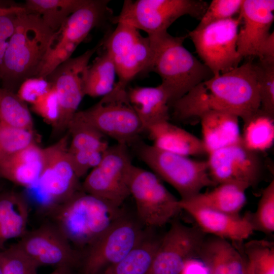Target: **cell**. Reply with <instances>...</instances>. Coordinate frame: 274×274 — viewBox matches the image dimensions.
Here are the masks:
<instances>
[{
	"instance_id": "cell-21",
	"label": "cell",
	"mask_w": 274,
	"mask_h": 274,
	"mask_svg": "<svg viewBox=\"0 0 274 274\" xmlns=\"http://www.w3.org/2000/svg\"><path fill=\"white\" fill-rule=\"evenodd\" d=\"M127 93L145 131L152 125L169 121L170 97L161 84L156 87L135 86L127 89Z\"/></svg>"
},
{
	"instance_id": "cell-45",
	"label": "cell",
	"mask_w": 274,
	"mask_h": 274,
	"mask_svg": "<svg viewBox=\"0 0 274 274\" xmlns=\"http://www.w3.org/2000/svg\"><path fill=\"white\" fill-rule=\"evenodd\" d=\"M179 274H209V271L203 262L195 257L185 262Z\"/></svg>"
},
{
	"instance_id": "cell-46",
	"label": "cell",
	"mask_w": 274,
	"mask_h": 274,
	"mask_svg": "<svg viewBox=\"0 0 274 274\" xmlns=\"http://www.w3.org/2000/svg\"><path fill=\"white\" fill-rule=\"evenodd\" d=\"M261 62H274V32H271L262 45L257 56Z\"/></svg>"
},
{
	"instance_id": "cell-44",
	"label": "cell",
	"mask_w": 274,
	"mask_h": 274,
	"mask_svg": "<svg viewBox=\"0 0 274 274\" xmlns=\"http://www.w3.org/2000/svg\"><path fill=\"white\" fill-rule=\"evenodd\" d=\"M17 15L0 16V74L5 54L15 29Z\"/></svg>"
},
{
	"instance_id": "cell-39",
	"label": "cell",
	"mask_w": 274,
	"mask_h": 274,
	"mask_svg": "<svg viewBox=\"0 0 274 274\" xmlns=\"http://www.w3.org/2000/svg\"><path fill=\"white\" fill-rule=\"evenodd\" d=\"M243 0H213L196 27L200 28L213 22L230 19L239 13Z\"/></svg>"
},
{
	"instance_id": "cell-33",
	"label": "cell",
	"mask_w": 274,
	"mask_h": 274,
	"mask_svg": "<svg viewBox=\"0 0 274 274\" xmlns=\"http://www.w3.org/2000/svg\"><path fill=\"white\" fill-rule=\"evenodd\" d=\"M67 128L72 137L68 148L70 153L81 151L104 152L109 146L104 134L74 116Z\"/></svg>"
},
{
	"instance_id": "cell-13",
	"label": "cell",
	"mask_w": 274,
	"mask_h": 274,
	"mask_svg": "<svg viewBox=\"0 0 274 274\" xmlns=\"http://www.w3.org/2000/svg\"><path fill=\"white\" fill-rule=\"evenodd\" d=\"M68 136L43 149L42 170L35 187L45 197L48 212L80 192L79 178L68 151Z\"/></svg>"
},
{
	"instance_id": "cell-1",
	"label": "cell",
	"mask_w": 274,
	"mask_h": 274,
	"mask_svg": "<svg viewBox=\"0 0 274 274\" xmlns=\"http://www.w3.org/2000/svg\"><path fill=\"white\" fill-rule=\"evenodd\" d=\"M261 68L252 61L214 76L193 87L175 101L173 116L184 121L212 111L224 112L243 121L260 107L259 85Z\"/></svg>"
},
{
	"instance_id": "cell-42",
	"label": "cell",
	"mask_w": 274,
	"mask_h": 274,
	"mask_svg": "<svg viewBox=\"0 0 274 274\" xmlns=\"http://www.w3.org/2000/svg\"><path fill=\"white\" fill-rule=\"evenodd\" d=\"M51 87V83L46 78L31 77L20 84L16 94L24 102L32 105Z\"/></svg>"
},
{
	"instance_id": "cell-27",
	"label": "cell",
	"mask_w": 274,
	"mask_h": 274,
	"mask_svg": "<svg viewBox=\"0 0 274 274\" xmlns=\"http://www.w3.org/2000/svg\"><path fill=\"white\" fill-rule=\"evenodd\" d=\"M28 215L22 197L12 192L0 194V250L9 240L20 238L26 232Z\"/></svg>"
},
{
	"instance_id": "cell-5",
	"label": "cell",
	"mask_w": 274,
	"mask_h": 274,
	"mask_svg": "<svg viewBox=\"0 0 274 274\" xmlns=\"http://www.w3.org/2000/svg\"><path fill=\"white\" fill-rule=\"evenodd\" d=\"M135 144L141 160L160 179L174 187L180 199L191 197L204 187L217 185L210 177L207 160H193L144 143Z\"/></svg>"
},
{
	"instance_id": "cell-50",
	"label": "cell",
	"mask_w": 274,
	"mask_h": 274,
	"mask_svg": "<svg viewBox=\"0 0 274 274\" xmlns=\"http://www.w3.org/2000/svg\"><path fill=\"white\" fill-rule=\"evenodd\" d=\"M0 274H3L1 266H0Z\"/></svg>"
},
{
	"instance_id": "cell-18",
	"label": "cell",
	"mask_w": 274,
	"mask_h": 274,
	"mask_svg": "<svg viewBox=\"0 0 274 274\" xmlns=\"http://www.w3.org/2000/svg\"><path fill=\"white\" fill-rule=\"evenodd\" d=\"M273 11V0H243L239 13L242 26L237 41V51L243 58L258 56L271 33Z\"/></svg>"
},
{
	"instance_id": "cell-25",
	"label": "cell",
	"mask_w": 274,
	"mask_h": 274,
	"mask_svg": "<svg viewBox=\"0 0 274 274\" xmlns=\"http://www.w3.org/2000/svg\"><path fill=\"white\" fill-rule=\"evenodd\" d=\"M145 131L152 145L159 149L187 157L206 153L201 140L169 120L152 125Z\"/></svg>"
},
{
	"instance_id": "cell-48",
	"label": "cell",
	"mask_w": 274,
	"mask_h": 274,
	"mask_svg": "<svg viewBox=\"0 0 274 274\" xmlns=\"http://www.w3.org/2000/svg\"><path fill=\"white\" fill-rule=\"evenodd\" d=\"M71 269L66 267H56V268L49 274H71Z\"/></svg>"
},
{
	"instance_id": "cell-7",
	"label": "cell",
	"mask_w": 274,
	"mask_h": 274,
	"mask_svg": "<svg viewBox=\"0 0 274 274\" xmlns=\"http://www.w3.org/2000/svg\"><path fill=\"white\" fill-rule=\"evenodd\" d=\"M208 6L200 0H126L111 21L129 25L151 36L167 31L184 15L200 19Z\"/></svg>"
},
{
	"instance_id": "cell-6",
	"label": "cell",
	"mask_w": 274,
	"mask_h": 274,
	"mask_svg": "<svg viewBox=\"0 0 274 274\" xmlns=\"http://www.w3.org/2000/svg\"><path fill=\"white\" fill-rule=\"evenodd\" d=\"M74 117L117 143L128 146L137 143L145 131L130 104L127 89L115 84L113 90L91 107L77 111Z\"/></svg>"
},
{
	"instance_id": "cell-8",
	"label": "cell",
	"mask_w": 274,
	"mask_h": 274,
	"mask_svg": "<svg viewBox=\"0 0 274 274\" xmlns=\"http://www.w3.org/2000/svg\"><path fill=\"white\" fill-rule=\"evenodd\" d=\"M241 24L239 15L200 28L195 27L188 34L202 63L213 76L239 65L243 57L237 51V41Z\"/></svg>"
},
{
	"instance_id": "cell-43",
	"label": "cell",
	"mask_w": 274,
	"mask_h": 274,
	"mask_svg": "<svg viewBox=\"0 0 274 274\" xmlns=\"http://www.w3.org/2000/svg\"><path fill=\"white\" fill-rule=\"evenodd\" d=\"M104 152L99 151L68 152L73 168L79 179L99 164Z\"/></svg>"
},
{
	"instance_id": "cell-10",
	"label": "cell",
	"mask_w": 274,
	"mask_h": 274,
	"mask_svg": "<svg viewBox=\"0 0 274 274\" xmlns=\"http://www.w3.org/2000/svg\"><path fill=\"white\" fill-rule=\"evenodd\" d=\"M128 186L130 195L135 201L137 218L144 226L162 227L182 210L179 199L153 172L133 165Z\"/></svg>"
},
{
	"instance_id": "cell-23",
	"label": "cell",
	"mask_w": 274,
	"mask_h": 274,
	"mask_svg": "<svg viewBox=\"0 0 274 274\" xmlns=\"http://www.w3.org/2000/svg\"><path fill=\"white\" fill-rule=\"evenodd\" d=\"M238 118L233 114L220 111L210 112L201 116V141L207 154L242 140Z\"/></svg>"
},
{
	"instance_id": "cell-41",
	"label": "cell",
	"mask_w": 274,
	"mask_h": 274,
	"mask_svg": "<svg viewBox=\"0 0 274 274\" xmlns=\"http://www.w3.org/2000/svg\"><path fill=\"white\" fill-rule=\"evenodd\" d=\"M31 105L36 113L56 126L59 118L60 106L57 93L52 86Z\"/></svg>"
},
{
	"instance_id": "cell-29",
	"label": "cell",
	"mask_w": 274,
	"mask_h": 274,
	"mask_svg": "<svg viewBox=\"0 0 274 274\" xmlns=\"http://www.w3.org/2000/svg\"><path fill=\"white\" fill-rule=\"evenodd\" d=\"M117 75L115 65L109 53L104 50L89 65L85 84V94L103 97L114 89Z\"/></svg>"
},
{
	"instance_id": "cell-19",
	"label": "cell",
	"mask_w": 274,
	"mask_h": 274,
	"mask_svg": "<svg viewBox=\"0 0 274 274\" xmlns=\"http://www.w3.org/2000/svg\"><path fill=\"white\" fill-rule=\"evenodd\" d=\"M179 204L181 210L188 213L206 234L241 243L254 231L249 212L244 216L232 215L187 204L180 199Z\"/></svg>"
},
{
	"instance_id": "cell-15",
	"label": "cell",
	"mask_w": 274,
	"mask_h": 274,
	"mask_svg": "<svg viewBox=\"0 0 274 274\" xmlns=\"http://www.w3.org/2000/svg\"><path fill=\"white\" fill-rule=\"evenodd\" d=\"M101 41L96 46L81 55L70 58L46 78L55 89L60 106L57 130L67 128L77 112L85 94V84L89 62L93 55L102 45Z\"/></svg>"
},
{
	"instance_id": "cell-11",
	"label": "cell",
	"mask_w": 274,
	"mask_h": 274,
	"mask_svg": "<svg viewBox=\"0 0 274 274\" xmlns=\"http://www.w3.org/2000/svg\"><path fill=\"white\" fill-rule=\"evenodd\" d=\"M103 42L115 65L118 81L116 85L126 88L138 75L149 72L151 48L149 37L129 25L118 23Z\"/></svg>"
},
{
	"instance_id": "cell-17",
	"label": "cell",
	"mask_w": 274,
	"mask_h": 274,
	"mask_svg": "<svg viewBox=\"0 0 274 274\" xmlns=\"http://www.w3.org/2000/svg\"><path fill=\"white\" fill-rule=\"evenodd\" d=\"M17 244L40 266L71 269L81 259L78 251L51 222L27 230Z\"/></svg>"
},
{
	"instance_id": "cell-31",
	"label": "cell",
	"mask_w": 274,
	"mask_h": 274,
	"mask_svg": "<svg viewBox=\"0 0 274 274\" xmlns=\"http://www.w3.org/2000/svg\"><path fill=\"white\" fill-rule=\"evenodd\" d=\"M86 0H27L26 11L38 14L45 23L57 32L70 15Z\"/></svg>"
},
{
	"instance_id": "cell-14",
	"label": "cell",
	"mask_w": 274,
	"mask_h": 274,
	"mask_svg": "<svg viewBox=\"0 0 274 274\" xmlns=\"http://www.w3.org/2000/svg\"><path fill=\"white\" fill-rule=\"evenodd\" d=\"M208 155L209 175L217 185L233 183L248 189L257 185L262 176L264 166L258 152L247 148L242 140Z\"/></svg>"
},
{
	"instance_id": "cell-49",
	"label": "cell",
	"mask_w": 274,
	"mask_h": 274,
	"mask_svg": "<svg viewBox=\"0 0 274 274\" xmlns=\"http://www.w3.org/2000/svg\"><path fill=\"white\" fill-rule=\"evenodd\" d=\"M244 258L245 261L244 274H255L251 263L246 258Z\"/></svg>"
},
{
	"instance_id": "cell-28",
	"label": "cell",
	"mask_w": 274,
	"mask_h": 274,
	"mask_svg": "<svg viewBox=\"0 0 274 274\" xmlns=\"http://www.w3.org/2000/svg\"><path fill=\"white\" fill-rule=\"evenodd\" d=\"M160 239L147 234L128 254L101 274H149Z\"/></svg>"
},
{
	"instance_id": "cell-16",
	"label": "cell",
	"mask_w": 274,
	"mask_h": 274,
	"mask_svg": "<svg viewBox=\"0 0 274 274\" xmlns=\"http://www.w3.org/2000/svg\"><path fill=\"white\" fill-rule=\"evenodd\" d=\"M205 234L198 226L173 220L160 239L149 274H179L187 260L198 256Z\"/></svg>"
},
{
	"instance_id": "cell-2",
	"label": "cell",
	"mask_w": 274,
	"mask_h": 274,
	"mask_svg": "<svg viewBox=\"0 0 274 274\" xmlns=\"http://www.w3.org/2000/svg\"><path fill=\"white\" fill-rule=\"evenodd\" d=\"M56 32L38 14L26 11L16 15L0 74L3 88L13 91L25 79L38 77Z\"/></svg>"
},
{
	"instance_id": "cell-38",
	"label": "cell",
	"mask_w": 274,
	"mask_h": 274,
	"mask_svg": "<svg viewBox=\"0 0 274 274\" xmlns=\"http://www.w3.org/2000/svg\"><path fill=\"white\" fill-rule=\"evenodd\" d=\"M78 45L68 42L57 41L54 38L44 57L37 77L46 78L59 66L71 58Z\"/></svg>"
},
{
	"instance_id": "cell-51",
	"label": "cell",
	"mask_w": 274,
	"mask_h": 274,
	"mask_svg": "<svg viewBox=\"0 0 274 274\" xmlns=\"http://www.w3.org/2000/svg\"><path fill=\"white\" fill-rule=\"evenodd\" d=\"M1 191H2V189H1V187L0 186V194L2 193Z\"/></svg>"
},
{
	"instance_id": "cell-32",
	"label": "cell",
	"mask_w": 274,
	"mask_h": 274,
	"mask_svg": "<svg viewBox=\"0 0 274 274\" xmlns=\"http://www.w3.org/2000/svg\"><path fill=\"white\" fill-rule=\"evenodd\" d=\"M0 123L10 126L32 130L33 121L25 102L13 91L0 88Z\"/></svg>"
},
{
	"instance_id": "cell-3",
	"label": "cell",
	"mask_w": 274,
	"mask_h": 274,
	"mask_svg": "<svg viewBox=\"0 0 274 274\" xmlns=\"http://www.w3.org/2000/svg\"><path fill=\"white\" fill-rule=\"evenodd\" d=\"M47 212L75 249L86 250L124 214L120 208L83 191Z\"/></svg>"
},
{
	"instance_id": "cell-35",
	"label": "cell",
	"mask_w": 274,
	"mask_h": 274,
	"mask_svg": "<svg viewBox=\"0 0 274 274\" xmlns=\"http://www.w3.org/2000/svg\"><path fill=\"white\" fill-rule=\"evenodd\" d=\"M3 274H38L40 266L17 243L0 250Z\"/></svg>"
},
{
	"instance_id": "cell-30",
	"label": "cell",
	"mask_w": 274,
	"mask_h": 274,
	"mask_svg": "<svg viewBox=\"0 0 274 274\" xmlns=\"http://www.w3.org/2000/svg\"><path fill=\"white\" fill-rule=\"evenodd\" d=\"M243 122L241 139L247 148L259 153L271 147L274 139V117L259 109Z\"/></svg>"
},
{
	"instance_id": "cell-40",
	"label": "cell",
	"mask_w": 274,
	"mask_h": 274,
	"mask_svg": "<svg viewBox=\"0 0 274 274\" xmlns=\"http://www.w3.org/2000/svg\"><path fill=\"white\" fill-rule=\"evenodd\" d=\"M261 68L259 81L260 109L274 117V62L258 63Z\"/></svg>"
},
{
	"instance_id": "cell-24",
	"label": "cell",
	"mask_w": 274,
	"mask_h": 274,
	"mask_svg": "<svg viewBox=\"0 0 274 274\" xmlns=\"http://www.w3.org/2000/svg\"><path fill=\"white\" fill-rule=\"evenodd\" d=\"M197 257L207 267L209 274H244L243 254L226 239L214 236L206 238Z\"/></svg>"
},
{
	"instance_id": "cell-12",
	"label": "cell",
	"mask_w": 274,
	"mask_h": 274,
	"mask_svg": "<svg viewBox=\"0 0 274 274\" xmlns=\"http://www.w3.org/2000/svg\"><path fill=\"white\" fill-rule=\"evenodd\" d=\"M142 225L123 214L112 227L87 249L83 274H101L128 254L146 235Z\"/></svg>"
},
{
	"instance_id": "cell-26",
	"label": "cell",
	"mask_w": 274,
	"mask_h": 274,
	"mask_svg": "<svg viewBox=\"0 0 274 274\" xmlns=\"http://www.w3.org/2000/svg\"><path fill=\"white\" fill-rule=\"evenodd\" d=\"M247 189L233 183L219 184L210 191L199 193L181 202L190 205L203 207L215 211L239 215L246 203L245 192Z\"/></svg>"
},
{
	"instance_id": "cell-34",
	"label": "cell",
	"mask_w": 274,
	"mask_h": 274,
	"mask_svg": "<svg viewBox=\"0 0 274 274\" xmlns=\"http://www.w3.org/2000/svg\"><path fill=\"white\" fill-rule=\"evenodd\" d=\"M244 253L251 263L255 274H274V244L265 240H253L245 244Z\"/></svg>"
},
{
	"instance_id": "cell-37",
	"label": "cell",
	"mask_w": 274,
	"mask_h": 274,
	"mask_svg": "<svg viewBox=\"0 0 274 274\" xmlns=\"http://www.w3.org/2000/svg\"><path fill=\"white\" fill-rule=\"evenodd\" d=\"M254 230L270 234L274 231V181L262 191L255 213H250Z\"/></svg>"
},
{
	"instance_id": "cell-20",
	"label": "cell",
	"mask_w": 274,
	"mask_h": 274,
	"mask_svg": "<svg viewBox=\"0 0 274 274\" xmlns=\"http://www.w3.org/2000/svg\"><path fill=\"white\" fill-rule=\"evenodd\" d=\"M109 2L107 0H86L66 19L56 32L55 40L79 45L92 29L106 18L112 20Z\"/></svg>"
},
{
	"instance_id": "cell-47",
	"label": "cell",
	"mask_w": 274,
	"mask_h": 274,
	"mask_svg": "<svg viewBox=\"0 0 274 274\" xmlns=\"http://www.w3.org/2000/svg\"><path fill=\"white\" fill-rule=\"evenodd\" d=\"M26 11V9L24 6H11L10 7H0V16L18 14Z\"/></svg>"
},
{
	"instance_id": "cell-9",
	"label": "cell",
	"mask_w": 274,
	"mask_h": 274,
	"mask_svg": "<svg viewBox=\"0 0 274 274\" xmlns=\"http://www.w3.org/2000/svg\"><path fill=\"white\" fill-rule=\"evenodd\" d=\"M127 145L109 146L100 162L84 180L82 189L120 208L130 195L129 180L133 166Z\"/></svg>"
},
{
	"instance_id": "cell-36",
	"label": "cell",
	"mask_w": 274,
	"mask_h": 274,
	"mask_svg": "<svg viewBox=\"0 0 274 274\" xmlns=\"http://www.w3.org/2000/svg\"><path fill=\"white\" fill-rule=\"evenodd\" d=\"M34 143L32 130L0 123V161Z\"/></svg>"
},
{
	"instance_id": "cell-4",
	"label": "cell",
	"mask_w": 274,
	"mask_h": 274,
	"mask_svg": "<svg viewBox=\"0 0 274 274\" xmlns=\"http://www.w3.org/2000/svg\"><path fill=\"white\" fill-rule=\"evenodd\" d=\"M151 57L149 72L161 79L170 97V105L200 83L213 76L210 70L183 45L187 35L174 37L167 31L147 36Z\"/></svg>"
},
{
	"instance_id": "cell-22",
	"label": "cell",
	"mask_w": 274,
	"mask_h": 274,
	"mask_svg": "<svg viewBox=\"0 0 274 274\" xmlns=\"http://www.w3.org/2000/svg\"><path fill=\"white\" fill-rule=\"evenodd\" d=\"M43 164V149L33 143L0 161V177L25 188L35 187Z\"/></svg>"
}]
</instances>
